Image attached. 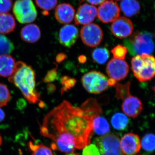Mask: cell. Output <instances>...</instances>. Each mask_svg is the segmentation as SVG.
Instances as JSON below:
<instances>
[{"label": "cell", "mask_w": 155, "mask_h": 155, "mask_svg": "<svg viewBox=\"0 0 155 155\" xmlns=\"http://www.w3.org/2000/svg\"><path fill=\"white\" fill-rule=\"evenodd\" d=\"M67 155H78L77 154L74 153H71Z\"/></svg>", "instance_id": "cell-43"}, {"label": "cell", "mask_w": 155, "mask_h": 155, "mask_svg": "<svg viewBox=\"0 0 155 155\" xmlns=\"http://www.w3.org/2000/svg\"><path fill=\"white\" fill-rule=\"evenodd\" d=\"M14 48L12 42L8 38L0 35V55L11 54Z\"/></svg>", "instance_id": "cell-28"}, {"label": "cell", "mask_w": 155, "mask_h": 155, "mask_svg": "<svg viewBox=\"0 0 155 155\" xmlns=\"http://www.w3.org/2000/svg\"><path fill=\"white\" fill-rule=\"evenodd\" d=\"M31 155H53L51 150L43 144L30 141L28 143Z\"/></svg>", "instance_id": "cell-24"}, {"label": "cell", "mask_w": 155, "mask_h": 155, "mask_svg": "<svg viewBox=\"0 0 155 155\" xmlns=\"http://www.w3.org/2000/svg\"><path fill=\"white\" fill-rule=\"evenodd\" d=\"M12 0H0V14H5L12 8Z\"/></svg>", "instance_id": "cell-34"}, {"label": "cell", "mask_w": 155, "mask_h": 155, "mask_svg": "<svg viewBox=\"0 0 155 155\" xmlns=\"http://www.w3.org/2000/svg\"><path fill=\"white\" fill-rule=\"evenodd\" d=\"M16 27L15 19L9 14H0V34H6L14 31Z\"/></svg>", "instance_id": "cell-20"}, {"label": "cell", "mask_w": 155, "mask_h": 155, "mask_svg": "<svg viewBox=\"0 0 155 155\" xmlns=\"http://www.w3.org/2000/svg\"><path fill=\"white\" fill-rule=\"evenodd\" d=\"M130 82H127L125 84L117 83L115 85L116 94L115 97L117 99L124 100L130 96Z\"/></svg>", "instance_id": "cell-26"}, {"label": "cell", "mask_w": 155, "mask_h": 155, "mask_svg": "<svg viewBox=\"0 0 155 155\" xmlns=\"http://www.w3.org/2000/svg\"><path fill=\"white\" fill-rule=\"evenodd\" d=\"M78 37V30L74 25H67L62 27L59 34L60 43L65 47L70 48L75 44Z\"/></svg>", "instance_id": "cell-14"}, {"label": "cell", "mask_w": 155, "mask_h": 155, "mask_svg": "<svg viewBox=\"0 0 155 155\" xmlns=\"http://www.w3.org/2000/svg\"><path fill=\"white\" fill-rule=\"evenodd\" d=\"M111 52L113 54L114 58L123 60L125 59L127 50L125 46L119 45L113 49Z\"/></svg>", "instance_id": "cell-31"}, {"label": "cell", "mask_w": 155, "mask_h": 155, "mask_svg": "<svg viewBox=\"0 0 155 155\" xmlns=\"http://www.w3.org/2000/svg\"><path fill=\"white\" fill-rule=\"evenodd\" d=\"M61 84L62 87V93L67 91L75 86L76 81L74 78H70L67 76H64L61 78Z\"/></svg>", "instance_id": "cell-32"}, {"label": "cell", "mask_w": 155, "mask_h": 155, "mask_svg": "<svg viewBox=\"0 0 155 155\" xmlns=\"http://www.w3.org/2000/svg\"><path fill=\"white\" fill-rule=\"evenodd\" d=\"M92 56L94 62L103 64H105L109 59L110 53L106 48H98L93 51Z\"/></svg>", "instance_id": "cell-25"}, {"label": "cell", "mask_w": 155, "mask_h": 155, "mask_svg": "<svg viewBox=\"0 0 155 155\" xmlns=\"http://www.w3.org/2000/svg\"><path fill=\"white\" fill-rule=\"evenodd\" d=\"M5 114L2 110L0 108V122H2L5 119Z\"/></svg>", "instance_id": "cell-39"}, {"label": "cell", "mask_w": 155, "mask_h": 155, "mask_svg": "<svg viewBox=\"0 0 155 155\" xmlns=\"http://www.w3.org/2000/svg\"><path fill=\"white\" fill-rule=\"evenodd\" d=\"M21 38L24 41L30 43H34L38 41L41 36L40 29L35 24L25 25L20 32Z\"/></svg>", "instance_id": "cell-17"}, {"label": "cell", "mask_w": 155, "mask_h": 155, "mask_svg": "<svg viewBox=\"0 0 155 155\" xmlns=\"http://www.w3.org/2000/svg\"><path fill=\"white\" fill-rule=\"evenodd\" d=\"M75 16V10L71 5L63 3L57 6L55 11V17L61 24H68L72 22Z\"/></svg>", "instance_id": "cell-16"}, {"label": "cell", "mask_w": 155, "mask_h": 155, "mask_svg": "<svg viewBox=\"0 0 155 155\" xmlns=\"http://www.w3.org/2000/svg\"><path fill=\"white\" fill-rule=\"evenodd\" d=\"M8 80L20 90L29 103L35 104L39 101V95L35 89V72L30 66L18 61Z\"/></svg>", "instance_id": "cell-2"}, {"label": "cell", "mask_w": 155, "mask_h": 155, "mask_svg": "<svg viewBox=\"0 0 155 155\" xmlns=\"http://www.w3.org/2000/svg\"><path fill=\"white\" fill-rule=\"evenodd\" d=\"M108 80L101 72L92 71L84 75L81 81L84 87L89 93L99 94L108 88Z\"/></svg>", "instance_id": "cell-5"}, {"label": "cell", "mask_w": 155, "mask_h": 155, "mask_svg": "<svg viewBox=\"0 0 155 155\" xmlns=\"http://www.w3.org/2000/svg\"><path fill=\"white\" fill-rule=\"evenodd\" d=\"M16 63L12 56L5 54L0 55V76L10 77L14 73Z\"/></svg>", "instance_id": "cell-18"}, {"label": "cell", "mask_w": 155, "mask_h": 155, "mask_svg": "<svg viewBox=\"0 0 155 155\" xmlns=\"http://www.w3.org/2000/svg\"><path fill=\"white\" fill-rule=\"evenodd\" d=\"M93 130L98 135H105L109 133L110 128L109 123L104 117L95 116L93 120Z\"/></svg>", "instance_id": "cell-21"}, {"label": "cell", "mask_w": 155, "mask_h": 155, "mask_svg": "<svg viewBox=\"0 0 155 155\" xmlns=\"http://www.w3.org/2000/svg\"><path fill=\"white\" fill-rule=\"evenodd\" d=\"M57 76V68L50 70L48 72L44 79V81L46 83L52 82L56 79Z\"/></svg>", "instance_id": "cell-35"}, {"label": "cell", "mask_w": 155, "mask_h": 155, "mask_svg": "<svg viewBox=\"0 0 155 155\" xmlns=\"http://www.w3.org/2000/svg\"><path fill=\"white\" fill-rule=\"evenodd\" d=\"M130 55L150 54L155 49L152 34L146 31H137L134 33L124 42Z\"/></svg>", "instance_id": "cell-3"}, {"label": "cell", "mask_w": 155, "mask_h": 155, "mask_svg": "<svg viewBox=\"0 0 155 155\" xmlns=\"http://www.w3.org/2000/svg\"><path fill=\"white\" fill-rule=\"evenodd\" d=\"M129 69L126 61L116 58L112 59L107 67L108 75L116 81L123 80L127 77Z\"/></svg>", "instance_id": "cell-10"}, {"label": "cell", "mask_w": 155, "mask_h": 155, "mask_svg": "<svg viewBox=\"0 0 155 155\" xmlns=\"http://www.w3.org/2000/svg\"><path fill=\"white\" fill-rule=\"evenodd\" d=\"M97 10L95 6L87 4L80 5L75 17L76 25H87L91 23L97 16Z\"/></svg>", "instance_id": "cell-12"}, {"label": "cell", "mask_w": 155, "mask_h": 155, "mask_svg": "<svg viewBox=\"0 0 155 155\" xmlns=\"http://www.w3.org/2000/svg\"><path fill=\"white\" fill-rule=\"evenodd\" d=\"M95 143L101 155H122L120 140L115 134H109L98 137Z\"/></svg>", "instance_id": "cell-7"}, {"label": "cell", "mask_w": 155, "mask_h": 155, "mask_svg": "<svg viewBox=\"0 0 155 155\" xmlns=\"http://www.w3.org/2000/svg\"><path fill=\"white\" fill-rule=\"evenodd\" d=\"M15 17L22 24L30 23L37 17V12L32 0H17L13 8Z\"/></svg>", "instance_id": "cell-6"}, {"label": "cell", "mask_w": 155, "mask_h": 155, "mask_svg": "<svg viewBox=\"0 0 155 155\" xmlns=\"http://www.w3.org/2000/svg\"><path fill=\"white\" fill-rule=\"evenodd\" d=\"M81 108L94 116H100L102 113L99 105L94 99L91 98L87 100L82 104Z\"/></svg>", "instance_id": "cell-23"}, {"label": "cell", "mask_w": 155, "mask_h": 155, "mask_svg": "<svg viewBox=\"0 0 155 155\" xmlns=\"http://www.w3.org/2000/svg\"><path fill=\"white\" fill-rule=\"evenodd\" d=\"M120 10L116 2L111 0L105 1L97 10L98 18L103 23L114 22L120 15Z\"/></svg>", "instance_id": "cell-9"}, {"label": "cell", "mask_w": 155, "mask_h": 155, "mask_svg": "<svg viewBox=\"0 0 155 155\" xmlns=\"http://www.w3.org/2000/svg\"><path fill=\"white\" fill-rule=\"evenodd\" d=\"M153 91L154 92V93L155 94V85H154L153 86Z\"/></svg>", "instance_id": "cell-42"}, {"label": "cell", "mask_w": 155, "mask_h": 155, "mask_svg": "<svg viewBox=\"0 0 155 155\" xmlns=\"http://www.w3.org/2000/svg\"><path fill=\"white\" fill-rule=\"evenodd\" d=\"M116 84H117V81L113 78H110L108 80V84L109 86H115Z\"/></svg>", "instance_id": "cell-38"}, {"label": "cell", "mask_w": 155, "mask_h": 155, "mask_svg": "<svg viewBox=\"0 0 155 155\" xmlns=\"http://www.w3.org/2000/svg\"><path fill=\"white\" fill-rule=\"evenodd\" d=\"M121 149L126 155H136L141 149V141L138 135L129 133L121 138Z\"/></svg>", "instance_id": "cell-13"}, {"label": "cell", "mask_w": 155, "mask_h": 155, "mask_svg": "<svg viewBox=\"0 0 155 155\" xmlns=\"http://www.w3.org/2000/svg\"><path fill=\"white\" fill-rule=\"evenodd\" d=\"M115 1H121V0H115Z\"/></svg>", "instance_id": "cell-44"}, {"label": "cell", "mask_w": 155, "mask_h": 155, "mask_svg": "<svg viewBox=\"0 0 155 155\" xmlns=\"http://www.w3.org/2000/svg\"><path fill=\"white\" fill-rule=\"evenodd\" d=\"M131 70L140 82L148 81L155 76V58L143 54L134 56L131 60Z\"/></svg>", "instance_id": "cell-4"}, {"label": "cell", "mask_w": 155, "mask_h": 155, "mask_svg": "<svg viewBox=\"0 0 155 155\" xmlns=\"http://www.w3.org/2000/svg\"><path fill=\"white\" fill-rule=\"evenodd\" d=\"M94 117L64 101L45 117L41 133L53 141V149L66 153L82 149L90 143Z\"/></svg>", "instance_id": "cell-1"}, {"label": "cell", "mask_w": 155, "mask_h": 155, "mask_svg": "<svg viewBox=\"0 0 155 155\" xmlns=\"http://www.w3.org/2000/svg\"><path fill=\"white\" fill-rule=\"evenodd\" d=\"M83 155H101L99 150L95 145H88L84 149Z\"/></svg>", "instance_id": "cell-33"}, {"label": "cell", "mask_w": 155, "mask_h": 155, "mask_svg": "<svg viewBox=\"0 0 155 155\" xmlns=\"http://www.w3.org/2000/svg\"><path fill=\"white\" fill-rule=\"evenodd\" d=\"M122 108V111L126 116L131 118H135L141 113L143 105L139 99L130 95L124 100Z\"/></svg>", "instance_id": "cell-15"}, {"label": "cell", "mask_w": 155, "mask_h": 155, "mask_svg": "<svg viewBox=\"0 0 155 155\" xmlns=\"http://www.w3.org/2000/svg\"><path fill=\"white\" fill-rule=\"evenodd\" d=\"M120 8L124 15L127 17L135 16L140 10V5L137 0H122Z\"/></svg>", "instance_id": "cell-19"}, {"label": "cell", "mask_w": 155, "mask_h": 155, "mask_svg": "<svg viewBox=\"0 0 155 155\" xmlns=\"http://www.w3.org/2000/svg\"><path fill=\"white\" fill-rule=\"evenodd\" d=\"M133 23L128 18L119 17L113 22L111 26L112 34L117 38L128 37L133 32Z\"/></svg>", "instance_id": "cell-11"}, {"label": "cell", "mask_w": 155, "mask_h": 155, "mask_svg": "<svg viewBox=\"0 0 155 155\" xmlns=\"http://www.w3.org/2000/svg\"><path fill=\"white\" fill-rule=\"evenodd\" d=\"M86 1L91 5H97L102 4L104 2H105L106 0H86Z\"/></svg>", "instance_id": "cell-37"}, {"label": "cell", "mask_w": 155, "mask_h": 155, "mask_svg": "<svg viewBox=\"0 0 155 155\" xmlns=\"http://www.w3.org/2000/svg\"><path fill=\"white\" fill-rule=\"evenodd\" d=\"M80 35L84 45L91 47H95L98 45L102 41L103 31L99 25L95 23H90L81 28Z\"/></svg>", "instance_id": "cell-8"}, {"label": "cell", "mask_w": 155, "mask_h": 155, "mask_svg": "<svg viewBox=\"0 0 155 155\" xmlns=\"http://www.w3.org/2000/svg\"><path fill=\"white\" fill-rule=\"evenodd\" d=\"M2 136H1V134H0V146H1V145H2Z\"/></svg>", "instance_id": "cell-41"}, {"label": "cell", "mask_w": 155, "mask_h": 155, "mask_svg": "<svg viewBox=\"0 0 155 155\" xmlns=\"http://www.w3.org/2000/svg\"><path fill=\"white\" fill-rule=\"evenodd\" d=\"M141 147L146 151L152 152L155 151V135L148 133L145 135L141 141Z\"/></svg>", "instance_id": "cell-27"}, {"label": "cell", "mask_w": 155, "mask_h": 155, "mask_svg": "<svg viewBox=\"0 0 155 155\" xmlns=\"http://www.w3.org/2000/svg\"><path fill=\"white\" fill-rule=\"evenodd\" d=\"M11 99L8 88L5 84L0 83V107L6 106Z\"/></svg>", "instance_id": "cell-29"}, {"label": "cell", "mask_w": 155, "mask_h": 155, "mask_svg": "<svg viewBox=\"0 0 155 155\" xmlns=\"http://www.w3.org/2000/svg\"><path fill=\"white\" fill-rule=\"evenodd\" d=\"M36 5L45 11L54 8L58 4V0H35Z\"/></svg>", "instance_id": "cell-30"}, {"label": "cell", "mask_w": 155, "mask_h": 155, "mask_svg": "<svg viewBox=\"0 0 155 155\" xmlns=\"http://www.w3.org/2000/svg\"><path fill=\"white\" fill-rule=\"evenodd\" d=\"M66 57H67V56L64 53H60L56 57V61L58 63H60V62H62V61L65 60Z\"/></svg>", "instance_id": "cell-36"}, {"label": "cell", "mask_w": 155, "mask_h": 155, "mask_svg": "<svg viewBox=\"0 0 155 155\" xmlns=\"http://www.w3.org/2000/svg\"><path fill=\"white\" fill-rule=\"evenodd\" d=\"M78 60L80 63H84L86 61V58L84 56H81L79 57Z\"/></svg>", "instance_id": "cell-40"}, {"label": "cell", "mask_w": 155, "mask_h": 155, "mask_svg": "<svg viewBox=\"0 0 155 155\" xmlns=\"http://www.w3.org/2000/svg\"><path fill=\"white\" fill-rule=\"evenodd\" d=\"M129 121L127 116L121 113L114 114L111 119V123L116 130H123L127 128Z\"/></svg>", "instance_id": "cell-22"}]
</instances>
